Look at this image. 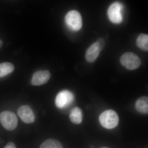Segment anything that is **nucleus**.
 <instances>
[{
    "label": "nucleus",
    "mask_w": 148,
    "mask_h": 148,
    "mask_svg": "<svg viewBox=\"0 0 148 148\" xmlns=\"http://www.w3.org/2000/svg\"><path fill=\"white\" fill-rule=\"evenodd\" d=\"M119 117L116 112L111 110L103 112L99 117L101 125L108 129L116 127L119 124Z\"/></svg>",
    "instance_id": "f257e3e1"
},
{
    "label": "nucleus",
    "mask_w": 148,
    "mask_h": 148,
    "mask_svg": "<svg viewBox=\"0 0 148 148\" xmlns=\"http://www.w3.org/2000/svg\"><path fill=\"white\" fill-rule=\"evenodd\" d=\"M65 22L69 29L72 31H79L82 27V18L77 11H69L65 16Z\"/></svg>",
    "instance_id": "f03ea898"
},
{
    "label": "nucleus",
    "mask_w": 148,
    "mask_h": 148,
    "mask_svg": "<svg viewBox=\"0 0 148 148\" xmlns=\"http://www.w3.org/2000/svg\"><path fill=\"white\" fill-rule=\"evenodd\" d=\"M0 123L5 129L13 130L17 127L18 119L12 112L3 111L0 114Z\"/></svg>",
    "instance_id": "7ed1b4c3"
},
{
    "label": "nucleus",
    "mask_w": 148,
    "mask_h": 148,
    "mask_svg": "<svg viewBox=\"0 0 148 148\" xmlns=\"http://www.w3.org/2000/svg\"><path fill=\"white\" fill-rule=\"evenodd\" d=\"M122 65L129 70H134L138 69L141 64V60L139 57L132 52L125 53L120 58Z\"/></svg>",
    "instance_id": "20e7f679"
},
{
    "label": "nucleus",
    "mask_w": 148,
    "mask_h": 148,
    "mask_svg": "<svg viewBox=\"0 0 148 148\" xmlns=\"http://www.w3.org/2000/svg\"><path fill=\"white\" fill-rule=\"evenodd\" d=\"M123 8V5L119 2L114 3L109 7L108 10V16L112 23L118 24L122 22Z\"/></svg>",
    "instance_id": "39448f33"
},
{
    "label": "nucleus",
    "mask_w": 148,
    "mask_h": 148,
    "mask_svg": "<svg viewBox=\"0 0 148 148\" xmlns=\"http://www.w3.org/2000/svg\"><path fill=\"white\" fill-rule=\"evenodd\" d=\"M73 94L68 90H64L57 94L55 100L56 107L60 109L65 108L73 102Z\"/></svg>",
    "instance_id": "423d86ee"
},
{
    "label": "nucleus",
    "mask_w": 148,
    "mask_h": 148,
    "mask_svg": "<svg viewBox=\"0 0 148 148\" xmlns=\"http://www.w3.org/2000/svg\"><path fill=\"white\" fill-rule=\"evenodd\" d=\"M17 114L22 121L26 123H32L35 121L34 114L32 108L28 106H22L19 107Z\"/></svg>",
    "instance_id": "0eeeda50"
},
{
    "label": "nucleus",
    "mask_w": 148,
    "mask_h": 148,
    "mask_svg": "<svg viewBox=\"0 0 148 148\" xmlns=\"http://www.w3.org/2000/svg\"><path fill=\"white\" fill-rule=\"evenodd\" d=\"M51 75L48 71H39L33 75L31 83L33 86H40L47 83L50 79Z\"/></svg>",
    "instance_id": "6e6552de"
},
{
    "label": "nucleus",
    "mask_w": 148,
    "mask_h": 148,
    "mask_svg": "<svg viewBox=\"0 0 148 148\" xmlns=\"http://www.w3.org/2000/svg\"><path fill=\"white\" fill-rule=\"evenodd\" d=\"M100 51L95 42L90 46L86 52L85 58L86 61L89 63H92L98 58Z\"/></svg>",
    "instance_id": "1a4fd4ad"
},
{
    "label": "nucleus",
    "mask_w": 148,
    "mask_h": 148,
    "mask_svg": "<svg viewBox=\"0 0 148 148\" xmlns=\"http://www.w3.org/2000/svg\"><path fill=\"white\" fill-rule=\"evenodd\" d=\"M135 108L139 112L147 114L148 112V98L147 96L140 97L136 101Z\"/></svg>",
    "instance_id": "9d476101"
},
{
    "label": "nucleus",
    "mask_w": 148,
    "mask_h": 148,
    "mask_svg": "<svg viewBox=\"0 0 148 148\" xmlns=\"http://www.w3.org/2000/svg\"><path fill=\"white\" fill-rule=\"evenodd\" d=\"M82 111L79 107H75L72 110L70 114V119L72 123L79 124L82 121Z\"/></svg>",
    "instance_id": "9b49d317"
},
{
    "label": "nucleus",
    "mask_w": 148,
    "mask_h": 148,
    "mask_svg": "<svg viewBox=\"0 0 148 148\" xmlns=\"http://www.w3.org/2000/svg\"><path fill=\"white\" fill-rule=\"evenodd\" d=\"M14 69L13 64L9 62L0 64V78L6 76L11 73Z\"/></svg>",
    "instance_id": "f8f14e48"
},
{
    "label": "nucleus",
    "mask_w": 148,
    "mask_h": 148,
    "mask_svg": "<svg viewBox=\"0 0 148 148\" xmlns=\"http://www.w3.org/2000/svg\"><path fill=\"white\" fill-rule=\"evenodd\" d=\"M137 46L145 51L148 50V36L146 34H141L138 36L136 40Z\"/></svg>",
    "instance_id": "ddd939ff"
},
{
    "label": "nucleus",
    "mask_w": 148,
    "mask_h": 148,
    "mask_svg": "<svg viewBox=\"0 0 148 148\" xmlns=\"http://www.w3.org/2000/svg\"><path fill=\"white\" fill-rule=\"evenodd\" d=\"M40 148H63V147L58 140L49 139L44 142L40 146Z\"/></svg>",
    "instance_id": "4468645a"
},
{
    "label": "nucleus",
    "mask_w": 148,
    "mask_h": 148,
    "mask_svg": "<svg viewBox=\"0 0 148 148\" xmlns=\"http://www.w3.org/2000/svg\"><path fill=\"white\" fill-rule=\"evenodd\" d=\"M95 43L98 49L101 52V51L103 50V48L105 47V45H106V42H105V40L103 38H99Z\"/></svg>",
    "instance_id": "2eb2a0df"
},
{
    "label": "nucleus",
    "mask_w": 148,
    "mask_h": 148,
    "mask_svg": "<svg viewBox=\"0 0 148 148\" xmlns=\"http://www.w3.org/2000/svg\"><path fill=\"white\" fill-rule=\"evenodd\" d=\"M4 148H16V146L14 143L10 142L8 143Z\"/></svg>",
    "instance_id": "dca6fc26"
},
{
    "label": "nucleus",
    "mask_w": 148,
    "mask_h": 148,
    "mask_svg": "<svg viewBox=\"0 0 148 148\" xmlns=\"http://www.w3.org/2000/svg\"><path fill=\"white\" fill-rule=\"evenodd\" d=\"M3 42L1 40H0V48L2 47L3 46Z\"/></svg>",
    "instance_id": "f3484780"
},
{
    "label": "nucleus",
    "mask_w": 148,
    "mask_h": 148,
    "mask_svg": "<svg viewBox=\"0 0 148 148\" xmlns=\"http://www.w3.org/2000/svg\"><path fill=\"white\" fill-rule=\"evenodd\" d=\"M110 148L108 147H101V148Z\"/></svg>",
    "instance_id": "a211bd4d"
}]
</instances>
